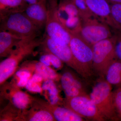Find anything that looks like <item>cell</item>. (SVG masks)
<instances>
[{
	"instance_id": "obj_1",
	"label": "cell",
	"mask_w": 121,
	"mask_h": 121,
	"mask_svg": "<svg viewBox=\"0 0 121 121\" xmlns=\"http://www.w3.org/2000/svg\"><path fill=\"white\" fill-rule=\"evenodd\" d=\"M42 39L37 37L24 39L18 44L10 55L0 63V86L15 74L20 63L40 47Z\"/></svg>"
},
{
	"instance_id": "obj_2",
	"label": "cell",
	"mask_w": 121,
	"mask_h": 121,
	"mask_svg": "<svg viewBox=\"0 0 121 121\" xmlns=\"http://www.w3.org/2000/svg\"><path fill=\"white\" fill-rule=\"evenodd\" d=\"M99 79L90 94V98L106 120L118 121L113 103L112 86L105 78Z\"/></svg>"
},
{
	"instance_id": "obj_3",
	"label": "cell",
	"mask_w": 121,
	"mask_h": 121,
	"mask_svg": "<svg viewBox=\"0 0 121 121\" xmlns=\"http://www.w3.org/2000/svg\"><path fill=\"white\" fill-rule=\"evenodd\" d=\"M0 31L8 32L22 39L37 37L39 29L24 12L9 15L0 19Z\"/></svg>"
},
{
	"instance_id": "obj_4",
	"label": "cell",
	"mask_w": 121,
	"mask_h": 121,
	"mask_svg": "<svg viewBox=\"0 0 121 121\" xmlns=\"http://www.w3.org/2000/svg\"><path fill=\"white\" fill-rule=\"evenodd\" d=\"M47 9V17L45 26L46 35L58 43L69 45L71 33L60 20L57 0H48Z\"/></svg>"
},
{
	"instance_id": "obj_5",
	"label": "cell",
	"mask_w": 121,
	"mask_h": 121,
	"mask_svg": "<svg viewBox=\"0 0 121 121\" xmlns=\"http://www.w3.org/2000/svg\"><path fill=\"white\" fill-rule=\"evenodd\" d=\"M93 71L95 76L105 78L111 64L117 59L113 36L93 45Z\"/></svg>"
},
{
	"instance_id": "obj_6",
	"label": "cell",
	"mask_w": 121,
	"mask_h": 121,
	"mask_svg": "<svg viewBox=\"0 0 121 121\" xmlns=\"http://www.w3.org/2000/svg\"><path fill=\"white\" fill-rule=\"evenodd\" d=\"M40 47H41L43 51L51 52L58 56L67 66L73 69L87 82L91 78L76 59L69 45L58 43L46 35L42 39Z\"/></svg>"
},
{
	"instance_id": "obj_7",
	"label": "cell",
	"mask_w": 121,
	"mask_h": 121,
	"mask_svg": "<svg viewBox=\"0 0 121 121\" xmlns=\"http://www.w3.org/2000/svg\"><path fill=\"white\" fill-rule=\"evenodd\" d=\"M69 45L78 62L91 78L95 76L93 71V45L86 41L79 32H70Z\"/></svg>"
},
{
	"instance_id": "obj_8",
	"label": "cell",
	"mask_w": 121,
	"mask_h": 121,
	"mask_svg": "<svg viewBox=\"0 0 121 121\" xmlns=\"http://www.w3.org/2000/svg\"><path fill=\"white\" fill-rule=\"evenodd\" d=\"M63 106L84 119L95 121H106L90 97H65L63 99Z\"/></svg>"
},
{
	"instance_id": "obj_9",
	"label": "cell",
	"mask_w": 121,
	"mask_h": 121,
	"mask_svg": "<svg viewBox=\"0 0 121 121\" xmlns=\"http://www.w3.org/2000/svg\"><path fill=\"white\" fill-rule=\"evenodd\" d=\"M62 70L60 81L65 97L79 96L90 97L87 84L85 82L87 81L67 66L64 67Z\"/></svg>"
},
{
	"instance_id": "obj_10",
	"label": "cell",
	"mask_w": 121,
	"mask_h": 121,
	"mask_svg": "<svg viewBox=\"0 0 121 121\" xmlns=\"http://www.w3.org/2000/svg\"><path fill=\"white\" fill-rule=\"evenodd\" d=\"M79 33L86 41L92 45L112 36L107 24L91 17L82 19Z\"/></svg>"
},
{
	"instance_id": "obj_11",
	"label": "cell",
	"mask_w": 121,
	"mask_h": 121,
	"mask_svg": "<svg viewBox=\"0 0 121 121\" xmlns=\"http://www.w3.org/2000/svg\"><path fill=\"white\" fill-rule=\"evenodd\" d=\"M0 97L7 99L22 111L30 108L35 99V97L7 82L0 86Z\"/></svg>"
},
{
	"instance_id": "obj_12",
	"label": "cell",
	"mask_w": 121,
	"mask_h": 121,
	"mask_svg": "<svg viewBox=\"0 0 121 121\" xmlns=\"http://www.w3.org/2000/svg\"><path fill=\"white\" fill-rule=\"evenodd\" d=\"M40 105L50 111L56 121H84V118L63 106L52 105L46 100L36 98Z\"/></svg>"
},
{
	"instance_id": "obj_13",
	"label": "cell",
	"mask_w": 121,
	"mask_h": 121,
	"mask_svg": "<svg viewBox=\"0 0 121 121\" xmlns=\"http://www.w3.org/2000/svg\"><path fill=\"white\" fill-rule=\"evenodd\" d=\"M16 121H56L50 111L35 100L31 107L22 111Z\"/></svg>"
},
{
	"instance_id": "obj_14",
	"label": "cell",
	"mask_w": 121,
	"mask_h": 121,
	"mask_svg": "<svg viewBox=\"0 0 121 121\" xmlns=\"http://www.w3.org/2000/svg\"><path fill=\"white\" fill-rule=\"evenodd\" d=\"M85 1L94 15L100 17L104 23L117 30L111 16L110 5L106 0H85Z\"/></svg>"
},
{
	"instance_id": "obj_15",
	"label": "cell",
	"mask_w": 121,
	"mask_h": 121,
	"mask_svg": "<svg viewBox=\"0 0 121 121\" xmlns=\"http://www.w3.org/2000/svg\"><path fill=\"white\" fill-rule=\"evenodd\" d=\"M23 12L40 30L45 27L47 17V5L39 1L28 4Z\"/></svg>"
},
{
	"instance_id": "obj_16",
	"label": "cell",
	"mask_w": 121,
	"mask_h": 121,
	"mask_svg": "<svg viewBox=\"0 0 121 121\" xmlns=\"http://www.w3.org/2000/svg\"><path fill=\"white\" fill-rule=\"evenodd\" d=\"M20 66L28 68L33 73L40 74L44 80L51 79L56 82L60 80V74L39 60H27L22 63Z\"/></svg>"
},
{
	"instance_id": "obj_17",
	"label": "cell",
	"mask_w": 121,
	"mask_h": 121,
	"mask_svg": "<svg viewBox=\"0 0 121 121\" xmlns=\"http://www.w3.org/2000/svg\"><path fill=\"white\" fill-rule=\"evenodd\" d=\"M12 33L5 31L0 32V57L7 58L23 39Z\"/></svg>"
},
{
	"instance_id": "obj_18",
	"label": "cell",
	"mask_w": 121,
	"mask_h": 121,
	"mask_svg": "<svg viewBox=\"0 0 121 121\" xmlns=\"http://www.w3.org/2000/svg\"><path fill=\"white\" fill-rule=\"evenodd\" d=\"M56 82L51 79L44 80L41 85L42 93L46 101L52 105L63 106V99L60 97Z\"/></svg>"
},
{
	"instance_id": "obj_19",
	"label": "cell",
	"mask_w": 121,
	"mask_h": 121,
	"mask_svg": "<svg viewBox=\"0 0 121 121\" xmlns=\"http://www.w3.org/2000/svg\"><path fill=\"white\" fill-rule=\"evenodd\" d=\"M28 5L24 0H0V19L12 13L23 12Z\"/></svg>"
},
{
	"instance_id": "obj_20",
	"label": "cell",
	"mask_w": 121,
	"mask_h": 121,
	"mask_svg": "<svg viewBox=\"0 0 121 121\" xmlns=\"http://www.w3.org/2000/svg\"><path fill=\"white\" fill-rule=\"evenodd\" d=\"M106 81L112 86H121V60L116 59L108 67L105 76Z\"/></svg>"
},
{
	"instance_id": "obj_21",
	"label": "cell",
	"mask_w": 121,
	"mask_h": 121,
	"mask_svg": "<svg viewBox=\"0 0 121 121\" xmlns=\"http://www.w3.org/2000/svg\"><path fill=\"white\" fill-rule=\"evenodd\" d=\"M19 68L13 75L10 82L13 86L21 89L25 87L34 73L26 68L20 66Z\"/></svg>"
},
{
	"instance_id": "obj_22",
	"label": "cell",
	"mask_w": 121,
	"mask_h": 121,
	"mask_svg": "<svg viewBox=\"0 0 121 121\" xmlns=\"http://www.w3.org/2000/svg\"><path fill=\"white\" fill-rule=\"evenodd\" d=\"M39 61L55 70L56 71L62 70L64 67V63L54 54L43 51L40 56Z\"/></svg>"
},
{
	"instance_id": "obj_23",
	"label": "cell",
	"mask_w": 121,
	"mask_h": 121,
	"mask_svg": "<svg viewBox=\"0 0 121 121\" xmlns=\"http://www.w3.org/2000/svg\"><path fill=\"white\" fill-rule=\"evenodd\" d=\"M22 111L17 108L10 102L1 111L0 121H16Z\"/></svg>"
},
{
	"instance_id": "obj_24",
	"label": "cell",
	"mask_w": 121,
	"mask_h": 121,
	"mask_svg": "<svg viewBox=\"0 0 121 121\" xmlns=\"http://www.w3.org/2000/svg\"><path fill=\"white\" fill-rule=\"evenodd\" d=\"M111 16L117 31L121 32V4H111Z\"/></svg>"
},
{
	"instance_id": "obj_25",
	"label": "cell",
	"mask_w": 121,
	"mask_h": 121,
	"mask_svg": "<svg viewBox=\"0 0 121 121\" xmlns=\"http://www.w3.org/2000/svg\"><path fill=\"white\" fill-rule=\"evenodd\" d=\"M78 11L79 17L82 19L91 17L94 14L87 6L85 0H72Z\"/></svg>"
},
{
	"instance_id": "obj_26",
	"label": "cell",
	"mask_w": 121,
	"mask_h": 121,
	"mask_svg": "<svg viewBox=\"0 0 121 121\" xmlns=\"http://www.w3.org/2000/svg\"><path fill=\"white\" fill-rule=\"evenodd\" d=\"M113 103L118 121H121V87H117L113 91Z\"/></svg>"
},
{
	"instance_id": "obj_27",
	"label": "cell",
	"mask_w": 121,
	"mask_h": 121,
	"mask_svg": "<svg viewBox=\"0 0 121 121\" xmlns=\"http://www.w3.org/2000/svg\"><path fill=\"white\" fill-rule=\"evenodd\" d=\"M115 50L117 59L121 60V32L117 31L113 36Z\"/></svg>"
},
{
	"instance_id": "obj_28",
	"label": "cell",
	"mask_w": 121,
	"mask_h": 121,
	"mask_svg": "<svg viewBox=\"0 0 121 121\" xmlns=\"http://www.w3.org/2000/svg\"><path fill=\"white\" fill-rule=\"evenodd\" d=\"M25 89L29 92L33 93H38L41 94L42 93V87L41 84L36 82L30 78L28 80Z\"/></svg>"
},
{
	"instance_id": "obj_29",
	"label": "cell",
	"mask_w": 121,
	"mask_h": 121,
	"mask_svg": "<svg viewBox=\"0 0 121 121\" xmlns=\"http://www.w3.org/2000/svg\"><path fill=\"white\" fill-rule=\"evenodd\" d=\"M31 78L33 81L40 84H41L44 80L43 76L37 73H33L31 77Z\"/></svg>"
},
{
	"instance_id": "obj_30",
	"label": "cell",
	"mask_w": 121,
	"mask_h": 121,
	"mask_svg": "<svg viewBox=\"0 0 121 121\" xmlns=\"http://www.w3.org/2000/svg\"><path fill=\"white\" fill-rule=\"evenodd\" d=\"M28 4H36L39 2V0H24Z\"/></svg>"
},
{
	"instance_id": "obj_31",
	"label": "cell",
	"mask_w": 121,
	"mask_h": 121,
	"mask_svg": "<svg viewBox=\"0 0 121 121\" xmlns=\"http://www.w3.org/2000/svg\"><path fill=\"white\" fill-rule=\"evenodd\" d=\"M109 3L112 4H121V0H106Z\"/></svg>"
},
{
	"instance_id": "obj_32",
	"label": "cell",
	"mask_w": 121,
	"mask_h": 121,
	"mask_svg": "<svg viewBox=\"0 0 121 121\" xmlns=\"http://www.w3.org/2000/svg\"><path fill=\"white\" fill-rule=\"evenodd\" d=\"M39 1L47 5V0H39Z\"/></svg>"
},
{
	"instance_id": "obj_33",
	"label": "cell",
	"mask_w": 121,
	"mask_h": 121,
	"mask_svg": "<svg viewBox=\"0 0 121 121\" xmlns=\"http://www.w3.org/2000/svg\"></svg>"
}]
</instances>
